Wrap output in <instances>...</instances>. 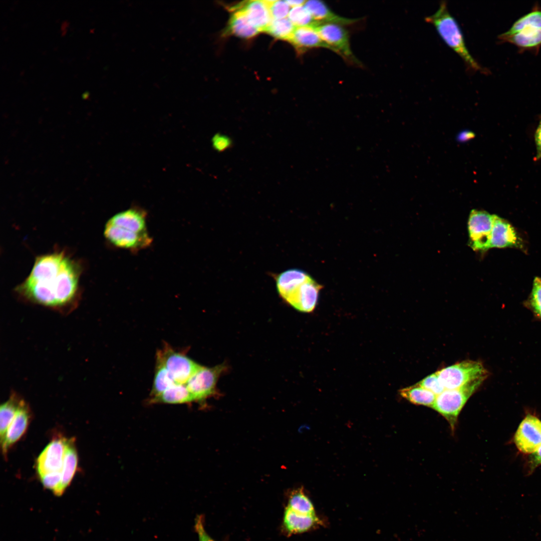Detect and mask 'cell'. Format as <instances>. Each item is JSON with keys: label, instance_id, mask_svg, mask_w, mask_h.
<instances>
[{"label": "cell", "instance_id": "ab89813d", "mask_svg": "<svg viewBox=\"0 0 541 541\" xmlns=\"http://www.w3.org/2000/svg\"><path fill=\"white\" fill-rule=\"evenodd\" d=\"M474 134L472 132H464L460 134L458 139L460 141H466L474 137Z\"/></svg>", "mask_w": 541, "mask_h": 541}, {"label": "cell", "instance_id": "cb8c5ba5", "mask_svg": "<svg viewBox=\"0 0 541 541\" xmlns=\"http://www.w3.org/2000/svg\"><path fill=\"white\" fill-rule=\"evenodd\" d=\"M400 395L410 402L419 405L432 407L436 395L418 383L401 389Z\"/></svg>", "mask_w": 541, "mask_h": 541}, {"label": "cell", "instance_id": "44dd1931", "mask_svg": "<svg viewBox=\"0 0 541 541\" xmlns=\"http://www.w3.org/2000/svg\"><path fill=\"white\" fill-rule=\"evenodd\" d=\"M289 41L300 50H305L317 48L330 50V47L320 37L316 26L296 27Z\"/></svg>", "mask_w": 541, "mask_h": 541}, {"label": "cell", "instance_id": "ba28073f", "mask_svg": "<svg viewBox=\"0 0 541 541\" xmlns=\"http://www.w3.org/2000/svg\"><path fill=\"white\" fill-rule=\"evenodd\" d=\"M495 215L482 210L471 211L468 230L469 245L474 250H486L488 249V242L493 227Z\"/></svg>", "mask_w": 541, "mask_h": 541}, {"label": "cell", "instance_id": "f1b7e54d", "mask_svg": "<svg viewBox=\"0 0 541 541\" xmlns=\"http://www.w3.org/2000/svg\"><path fill=\"white\" fill-rule=\"evenodd\" d=\"M287 507L301 513L316 514L313 503L302 488H299L292 491L289 498Z\"/></svg>", "mask_w": 541, "mask_h": 541}, {"label": "cell", "instance_id": "d590c367", "mask_svg": "<svg viewBox=\"0 0 541 541\" xmlns=\"http://www.w3.org/2000/svg\"><path fill=\"white\" fill-rule=\"evenodd\" d=\"M212 148L219 152H223L231 147L232 142L231 138L225 135L217 133L212 138Z\"/></svg>", "mask_w": 541, "mask_h": 541}, {"label": "cell", "instance_id": "4dcf8cb0", "mask_svg": "<svg viewBox=\"0 0 541 541\" xmlns=\"http://www.w3.org/2000/svg\"><path fill=\"white\" fill-rule=\"evenodd\" d=\"M296 27L316 26V22L304 6L292 8L288 18Z\"/></svg>", "mask_w": 541, "mask_h": 541}, {"label": "cell", "instance_id": "9a60e30c", "mask_svg": "<svg viewBox=\"0 0 541 541\" xmlns=\"http://www.w3.org/2000/svg\"><path fill=\"white\" fill-rule=\"evenodd\" d=\"M498 39L501 43H508L515 46L520 51H529L537 53L541 48V29L526 27L513 34L499 35Z\"/></svg>", "mask_w": 541, "mask_h": 541}, {"label": "cell", "instance_id": "8992f818", "mask_svg": "<svg viewBox=\"0 0 541 541\" xmlns=\"http://www.w3.org/2000/svg\"><path fill=\"white\" fill-rule=\"evenodd\" d=\"M518 451L524 454H532L541 446V420L528 412L519 424L513 438Z\"/></svg>", "mask_w": 541, "mask_h": 541}, {"label": "cell", "instance_id": "e0dca14e", "mask_svg": "<svg viewBox=\"0 0 541 541\" xmlns=\"http://www.w3.org/2000/svg\"><path fill=\"white\" fill-rule=\"evenodd\" d=\"M321 524L322 520L316 514H306L299 513L287 506L285 510L283 526L288 534L306 532Z\"/></svg>", "mask_w": 541, "mask_h": 541}, {"label": "cell", "instance_id": "ffe728a7", "mask_svg": "<svg viewBox=\"0 0 541 541\" xmlns=\"http://www.w3.org/2000/svg\"><path fill=\"white\" fill-rule=\"evenodd\" d=\"M245 13L250 23L259 32H265L273 19L265 1H251L241 9Z\"/></svg>", "mask_w": 541, "mask_h": 541}, {"label": "cell", "instance_id": "2e32d148", "mask_svg": "<svg viewBox=\"0 0 541 541\" xmlns=\"http://www.w3.org/2000/svg\"><path fill=\"white\" fill-rule=\"evenodd\" d=\"M519 240L512 225L504 219L495 215L488 242V249L517 246Z\"/></svg>", "mask_w": 541, "mask_h": 541}, {"label": "cell", "instance_id": "7c38bea8", "mask_svg": "<svg viewBox=\"0 0 541 541\" xmlns=\"http://www.w3.org/2000/svg\"><path fill=\"white\" fill-rule=\"evenodd\" d=\"M322 286L312 277L303 283L284 300L297 310L310 313L315 309Z\"/></svg>", "mask_w": 541, "mask_h": 541}, {"label": "cell", "instance_id": "d4e9b609", "mask_svg": "<svg viewBox=\"0 0 541 541\" xmlns=\"http://www.w3.org/2000/svg\"><path fill=\"white\" fill-rule=\"evenodd\" d=\"M228 31L236 36L244 38H251L259 32L250 23L241 9L235 12L232 16L229 22Z\"/></svg>", "mask_w": 541, "mask_h": 541}, {"label": "cell", "instance_id": "d6986e66", "mask_svg": "<svg viewBox=\"0 0 541 541\" xmlns=\"http://www.w3.org/2000/svg\"><path fill=\"white\" fill-rule=\"evenodd\" d=\"M274 277L277 291L284 300L298 287L311 278L305 272L297 268L287 269L276 275Z\"/></svg>", "mask_w": 541, "mask_h": 541}, {"label": "cell", "instance_id": "8fae6325", "mask_svg": "<svg viewBox=\"0 0 541 541\" xmlns=\"http://www.w3.org/2000/svg\"><path fill=\"white\" fill-rule=\"evenodd\" d=\"M68 439L56 438L50 442L37 459V470L40 476L49 473L62 472Z\"/></svg>", "mask_w": 541, "mask_h": 541}, {"label": "cell", "instance_id": "7402d4cb", "mask_svg": "<svg viewBox=\"0 0 541 541\" xmlns=\"http://www.w3.org/2000/svg\"><path fill=\"white\" fill-rule=\"evenodd\" d=\"M78 463V456L74 441L68 439L63 468L61 472V481L55 494L61 495L71 483L75 473Z\"/></svg>", "mask_w": 541, "mask_h": 541}, {"label": "cell", "instance_id": "74e56055", "mask_svg": "<svg viewBox=\"0 0 541 541\" xmlns=\"http://www.w3.org/2000/svg\"><path fill=\"white\" fill-rule=\"evenodd\" d=\"M539 466H541V446L527 460L526 464V469L528 474L532 473L534 470Z\"/></svg>", "mask_w": 541, "mask_h": 541}, {"label": "cell", "instance_id": "83f0119b", "mask_svg": "<svg viewBox=\"0 0 541 541\" xmlns=\"http://www.w3.org/2000/svg\"><path fill=\"white\" fill-rule=\"evenodd\" d=\"M526 27L541 29V7L535 4L531 11L517 19L503 34L509 35L517 33Z\"/></svg>", "mask_w": 541, "mask_h": 541}, {"label": "cell", "instance_id": "30bf717a", "mask_svg": "<svg viewBox=\"0 0 541 541\" xmlns=\"http://www.w3.org/2000/svg\"><path fill=\"white\" fill-rule=\"evenodd\" d=\"M316 29L324 43L330 50L353 63L357 60L350 47L348 32L342 25L332 23L319 24Z\"/></svg>", "mask_w": 541, "mask_h": 541}, {"label": "cell", "instance_id": "b9f144b4", "mask_svg": "<svg viewBox=\"0 0 541 541\" xmlns=\"http://www.w3.org/2000/svg\"><path fill=\"white\" fill-rule=\"evenodd\" d=\"M88 96H89V93H88V91H86V92H84L83 94H82V97L84 99L87 98L88 97Z\"/></svg>", "mask_w": 541, "mask_h": 541}, {"label": "cell", "instance_id": "4316f807", "mask_svg": "<svg viewBox=\"0 0 541 541\" xmlns=\"http://www.w3.org/2000/svg\"><path fill=\"white\" fill-rule=\"evenodd\" d=\"M175 383L163 363L156 358L150 398L158 396Z\"/></svg>", "mask_w": 541, "mask_h": 541}, {"label": "cell", "instance_id": "60d3db41", "mask_svg": "<svg viewBox=\"0 0 541 541\" xmlns=\"http://www.w3.org/2000/svg\"><path fill=\"white\" fill-rule=\"evenodd\" d=\"M286 1L290 6V7L292 8L304 6L306 2V1L303 0H292Z\"/></svg>", "mask_w": 541, "mask_h": 541}, {"label": "cell", "instance_id": "f35d334b", "mask_svg": "<svg viewBox=\"0 0 541 541\" xmlns=\"http://www.w3.org/2000/svg\"><path fill=\"white\" fill-rule=\"evenodd\" d=\"M534 139L536 149L535 160L541 159V115L539 122L534 134Z\"/></svg>", "mask_w": 541, "mask_h": 541}, {"label": "cell", "instance_id": "8d00e7d4", "mask_svg": "<svg viewBox=\"0 0 541 541\" xmlns=\"http://www.w3.org/2000/svg\"><path fill=\"white\" fill-rule=\"evenodd\" d=\"M194 527L198 534L199 541H215L206 531L204 525L203 517L202 515H197L196 517Z\"/></svg>", "mask_w": 541, "mask_h": 541}, {"label": "cell", "instance_id": "ac0fdd59", "mask_svg": "<svg viewBox=\"0 0 541 541\" xmlns=\"http://www.w3.org/2000/svg\"><path fill=\"white\" fill-rule=\"evenodd\" d=\"M304 6L314 20L319 24L332 23L344 26L357 22V19L345 18L337 15L321 1H306Z\"/></svg>", "mask_w": 541, "mask_h": 541}, {"label": "cell", "instance_id": "836d02e7", "mask_svg": "<svg viewBox=\"0 0 541 541\" xmlns=\"http://www.w3.org/2000/svg\"><path fill=\"white\" fill-rule=\"evenodd\" d=\"M418 384L436 396L445 390L440 382L436 372L424 378Z\"/></svg>", "mask_w": 541, "mask_h": 541}, {"label": "cell", "instance_id": "7a4b0ae2", "mask_svg": "<svg viewBox=\"0 0 541 541\" xmlns=\"http://www.w3.org/2000/svg\"><path fill=\"white\" fill-rule=\"evenodd\" d=\"M425 20L434 26L443 41L461 58L469 71L488 73V70L480 66L468 51L462 31L450 13L446 1H441L438 10L426 17Z\"/></svg>", "mask_w": 541, "mask_h": 541}, {"label": "cell", "instance_id": "9c48e42d", "mask_svg": "<svg viewBox=\"0 0 541 541\" xmlns=\"http://www.w3.org/2000/svg\"><path fill=\"white\" fill-rule=\"evenodd\" d=\"M224 369L223 365L202 366L188 379L185 385L193 401H203L214 392L216 382Z\"/></svg>", "mask_w": 541, "mask_h": 541}, {"label": "cell", "instance_id": "d6a6232c", "mask_svg": "<svg viewBox=\"0 0 541 541\" xmlns=\"http://www.w3.org/2000/svg\"><path fill=\"white\" fill-rule=\"evenodd\" d=\"M273 20H279L288 16L290 7L285 1H265Z\"/></svg>", "mask_w": 541, "mask_h": 541}, {"label": "cell", "instance_id": "484cf974", "mask_svg": "<svg viewBox=\"0 0 541 541\" xmlns=\"http://www.w3.org/2000/svg\"><path fill=\"white\" fill-rule=\"evenodd\" d=\"M16 393H13L9 399L0 407L1 442L4 440L7 429L13 420L23 401Z\"/></svg>", "mask_w": 541, "mask_h": 541}, {"label": "cell", "instance_id": "603a6c76", "mask_svg": "<svg viewBox=\"0 0 541 541\" xmlns=\"http://www.w3.org/2000/svg\"><path fill=\"white\" fill-rule=\"evenodd\" d=\"M149 401L151 403L176 404L193 402V400L185 384L175 383Z\"/></svg>", "mask_w": 541, "mask_h": 541}, {"label": "cell", "instance_id": "5bb4252c", "mask_svg": "<svg viewBox=\"0 0 541 541\" xmlns=\"http://www.w3.org/2000/svg\"><path fill=\"white\" fill-rule=\"evenodd\" d=\"M147 219V213L144 209L132 206L116 213L107 222L137 233H144L148 232Z\"/></svg>", "mask_w": 541, "mask_h": 541}, {"label": "cell", "instance_id": "52a82bcc", "mask_svg": "<svg viewBox=\"0 0 541 541\" xmlns=\"http://www.w3.org/2000/svg\"><path fill=\"white\" fill-rule=\"evenodd\" d=\"M104 234L106 240L114 246L132 252L148 248L153 241L148 232L137 233L107 222Z\"/></svg>", "mask_w": 541, "mask_h": 541}, {"label": "cell", "instance_id": "3957f363", "mask_svg": "<svg viewBox=\"0 0 541 541\" xmlns=\"http://www.w3.org/2000/svg\"><path fill=\"white\" fill-rule=\"evenodd\" d=\"M482 382L476 381L458 389H445L436 396L432 408L446 419L452 431L461 410Z\"/></svg>", "mask_w": 541, "mask_h": 541}, {"label": "cell", "instance_id": "f546056e", "mask_svg": "<svg viewBox=\"0 0 541 541\" xmlns=\"http://www.w3.org/2000/svg\"><path fill=\"white\" fill-rule=\"evenodd\" d=\"M295 29L288 18H284L273 20L265 32L278 39L289 41Z\"/></svg>", "mask_w": 541, "mask_h": 541}, {"label": "cell", "instance_id": "1f68e13d", "mask_svg": "<svg viewBox=\"0 0 541 541\" xmlns=\"http://www.w3.org/2000/svg\"><path fill=\"white\" fill-rule=\"evenodd\" d=\"M527 306L536 317L541 320V278L536 277L534 279Z\"/></svg>", "mask_w": 541, "mask_h": 541}, {"label": "cell", "instance_id": "6da1fadb", "mask_svg": "<svg viewBox=\"0 0 541 541\" xmlns=\"http://www.w3.org/2000/svg\"><path fill=\"white\" fill-rule=\"evenodd\" d=\"M80 264L64 251L36 257L32 270L16 289L25 300L63 310L76 304L80 294Z\"/></svg>", "mask_w": 541, "mask_h": 541}, {"label": "cell", "instance_id": "e575fe53", "mask_svg": "<svg viewBox=\"0 0 541 541\" xmlns=\"http://www.w3.org/2000/svg\"><path fill=\"white\" fill-rule=\"evenodd\" d=\"M44 486L56 494L61 481V472H55L47 473L40 476Z\"/></svg>", "mask_w": 541, "mask_h": 541}, {"label": "cell", "instance_id": "277c9868", "mask_svg": "<svg viewBox=\"0 0 541 541\" xmlns=\"http://www.w3.org/2000/svg\"><path fill=\"white\" fill-rule=\"evenodd\" d=\"M436 373L445 389H458L476 381L483 382L489 374L481 362L472 360L456 363Z\"/></svg>", "mask_w": 541, "mask_h": 541}, {"label": "cell", "instance_id": "4fadbf2b", "mask_svg": "<svg viewBox=\"0 0 541 541\" xmlns=\"http://www.w3.org/2000/svg\"><path fill=\"white\" fill-rule=\"evenodd\" d=\"M31 413L26 402L23 400L17 413L10 424L4 440L1 442L3 453H8L9 449L24 435L28 427Z\"/></svg>", "mask_w": 541, "mask_h": 541}, {"label": "cell", "instance_id": "5b68a950", "mask_svg": "<svg viewBox=\"0 0 541 541\" xmlns=\"http://www.w3.org/2000/svg\"><path fill=\"white\" fill-rule=\"evenodd\" d=\"M156 358L163 363L176 383L185 384L188 379L202 366L177 352L168 344L156 353Z\"/></svg>", "mask_w": 541, "mask_h": 541}]
</instances>
